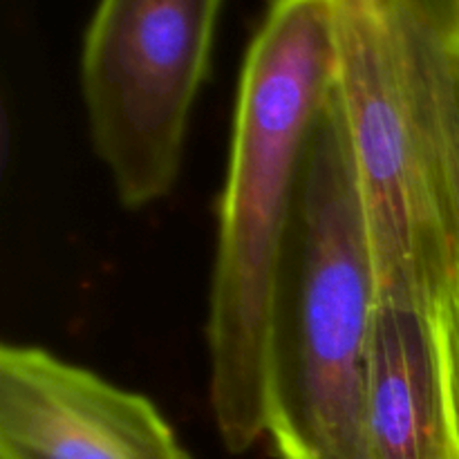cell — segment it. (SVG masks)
<instances>
[{
	"label": "cell",
	"instance_id": "obj_1",
	"mask_svg": "<svg viewBox=\"0 0 459 459\" xmlns=\"http://www.w3.org/2000/svg\"><path fill=\"white\" fill-rule=\"evenodd\" d=\"M381 305L430 323L459 420V0H336Z\"/></svg>",
	"mask_w": 459,
	"mask_h": 459
},
{
	"label": "cell",
	"instance_id": "obj_2",
	"mask_svg": "<svg viewBox=\"0 0 459 459\" xmlns=\"http://www.w3.org/2000/svg\"><path fill=\"white\" fill-rule=\"evenodd\" d=\"M339 63L336 0H273L242 65L206 325L211 408L233 455L267 433L273 276Z\"/></svg>",
	"mask_w": 459,
	"mask_h": 459
},
{
	"label": "cell",
	"instance_id": "obj_3",
	"mask_svg": "<svg viewBox=\"0 0 459 459\" xmlns=\"http://www.w3.org/2000/svg\"><path fill=\"white\" fill-rule=\"evenodd\" d=\"M379 278L339 94L312 133L267 325V433L281 459H361Z\"/></svg>",
	"mask_w": 459,
	"mask_h": 459
},
{
	"label": "cell",
	"instance_id": "obj_4",
	"mask_svg": "<svg viewBox=\"0 0 459 459\" xmlns=\"http://www.w3.org/2000/svg\"><path fill=\"white\" fill-rule=\"evenodd\" d=\"M222 0H99L81 54L90 137L126 209L170 193Z\"/></svg>",
	"mask_w": 459,
	"mask_h": 459
},
{
	"label": "cell",
	"instance_id": "obj_5",
	"mask_svg": "<svg viewBox=\"0 0 459 459\" xmlns=\"http://www.w3.org/2000/svg\"><path fill=\"white\" fill-rule=\"evenodd\" d=\"M0 459H193L148 397L34 345L0 350Z\"/></svg>",
	"mask_w": 459,
	"mask_h": 459
},
{
	"label": "cell",
	"instance_id": "obj_6",
	"mask_svg": "<svg viewBox=\"0 0 459 459\" xmlns=\"http://www.w3.org/2000/svg\"><path fill=\"white\" fill-rule=\"evenodd\" d=\"M361 459H459V420L437 334L379 305L368 357Z\"/></svg>",
	"mask_w": 459,
	"mask_h": 459
}]
</instances>
